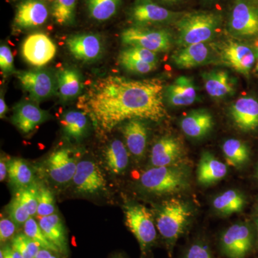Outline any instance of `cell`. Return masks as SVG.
<instances>
[{"mask_svg": "<svg viewBox=\"0 0 258 258\" xmlns=\"http://www.w3.org/2000/svg\"><path fill=\"white\" fill-rule=\"evenodd\" d=\"M78 106L106 132L125 120L139 118L159 122L166 115L164 84L157 79L102 78L79 98Z\"/></svg>", "mask_w": 258, "mask_h": 258, "instance_id": "6da1fadb", "label": "cell"}, {"mask_svg": "<svg viewBox=\"0 0 258 258\" xmlns=\"http://www.w3.org/2000/svg\"><path fill=\"white\" fill-rule=\"evenodd\" d=\"M191 209L183 200L171 198L159 205L155 217L158 232L165 242L169 253L184 235L191 219Z\"/></svg>", "mask_w": 258, "mask_h": 258, "instance_id": "7a4b0ae2", "label": "cell"}, {"mask_svg": "<svg viewBox=\"0 0 258 258\" xmlns=\"http://www.w3.org/2000/svg\"><path fill=\"white\" fill-rule=\"evenodd\" d=\"M221 23V17L212 12H194L183 14L176 21L179 47L205 43L211 40Z\"/></svg>", "mask_w": 258, "mask_h": 258, "instance_id": "3957f363", "label": "cell"}, {"mask_svg": "<svg viewBox=\"0 0 258 258\" xmlns=\"http://www.w3.org/2000/svg\"><path fill=\"white\" fill-rule=\"evenodd\" d=\"M139 184L153 195H172L189 188V173L183 166H159L147 169L139 179Z\"/></svg>", "mask_w": 258, "mask_h": 258, "instance_id": "277c9868", "label": "cell"}, {"mask_svg": "<svg viewBox=\"0 0 258 258\" xmlns=\"http://www.w3.org/2000/svg\"><path fill=\"white\" fill-rule=\"evenodd\" d=\"M125 222L146 254L157 239V228L152 212L144 205L128 204L124 208Z\"/></svg>", "mask_w": 258, "mask_h": 258, "instance_id": "5b68a950", "label": "cell"}, {"mask_svg": "<svg viewBox=\"0 0 258 258\" xmlns=\"http://www.w3.org/2000/svg\"><path fill=\"white\" fill-rule=\"evenodd\" d=\"M121 41L127 46L143 47L153 52H167L171 48L173 36L165 29H149L134 26L125 29L121 33Z\"/></svg>", "mask_w": 258, "mask_h": 258, "instance_id": "8992f818", "label": "cell"}, {"mask_svg": "<svg viewBox=\"0 0 258 258\" xmlns=\"http://www.w3.org/2000/svg\"><path fill=\"white\" fill-rule=\"evenodd\" d=\"M218 55L222 63L239 74L248 76L257 61L255 45L238 40H227L218 47Z\"/></svg>", "mask_w": 258, "mask_h": 258, "instance_id": "52a82bcc", "label": "cell"}, {"mask_svg": "<svg viewBox=\"0 0 258 258\" xmlns=\"http://www.w3.org/2000/svg\"><path fill=\"white\" fill-rule=\"evenodd\" d=\"M229 30L240 38H258V5L254 0H235L231 10Z\"/></svg>", "mask_w": 258, "mask_h": 258, "instance_id": "ba28073f", "label": "cell"}, {"mask_svg": "<svg viewBox=\"0 0 258 258\" xmlns=\"http://www.w3.org/2000/svg\"><path fill=\"white\" fill-rule=\"evenodd\" d=\"M253 234L248 225L236 223L222 232L220 249L227 258H245L253 247Z\"/></svg>", "mask_w": 258, "mask_h": 258, "instance_id": "9c48e42d", "label": "cell"}, {"mask_svg": "<svg viewBox=\"0 0 258 258\" xmlns=\"http://www.w3.org/2000/svg\"><path fill=\"white\" fill-rule=\"evenodd\" d=\"M183 13L171 11L152 0H137L129 12L136 26L164 24L176 21Z\"/></svg>", "mask_w": 258, "mask_h": 258, "instance_id": "30bf717a", "label": "cell"}, {"mask_svg": "<svg viewBox=\"0 0 258 258\" xmlns=\"http://www.w3.org/2000/svg\"><path fill=\"white\" fill-rule=\"evenodd\" d=\"M78 164V156L68 148L54 151L45 161L47 174L54 182L58 184H67L72 181Z\"/></svg>", "mask_w": 258, "mask_h": 258, "instance_id": "8fae6325", "label": "cell"}, {"mask_svg": "<svg viewBox=\"0 0 258 258\" xmlns=\"http://www.w3.org/2000/svg\"><path fill=\"white\" fill-rule=\"evenodd\" d=\"M56 50V45L50 37L40 32L29 35L22 45L24 59L35 67H42L50 62Z\"/></svg>", "mask_w": 258, "mask_h": 258, "instance_id": "7c38bea8", "label": "cell"}, {"mask_svg": "<svg viewBox=\"0 0 258 258\" xmlns=\"http://www.w3.org/2000/svg\"><path fill=\"white\" fill-rule=\"evenodd\" d=\"M72 181L76 191L83 195H94L106 188L103 172L98 164L91 160L79 161Z\"/></svg>", "mask_w": 258, "mask_h": 258, "instance_id": "4fadbf2b", "label": "cell"}, {"mask_svg": "<svg viewBox=\"0 0 258 258\" xmlns=\"http://www.w3.org/2000/svg\"><path fill=\"white\" fill-rule=\"evenodd\" d=\"M17 76L24 89L35 101L46 99L55 91V79L48 71L43 70L23 71L19 72Z\"/></svg>", "mask_w": 258, "mask_h": 258, "instance_id": "5bb4252c", "label": "cell"}, {"mask_svg": "<svg viewBox=\"0 0 258 258\" xmlns=\"http://www.w3.org/2000/svg\"><path fill=\"white\" fill-rule=\"evenodd\" d=\"M234 124L242 132H255L258 129V98L244 96L237 98L230 108Z\"/></svg>", "mask_w": 258, "mask_h": 258, "instance_id": "9a60e30c", "label": "cell"}, {"mask_svg": "<svg viewBox=\"0 0 258 258\" xmlns=\"http://www.w3.org/2000/svg\"><path fill=\"white\" fill-rule=\"evenodd\" d=\"M183 155L184 148L181 141L173 136H164L153 146L150 162L154 167L176 165Z\"/></svg>", "mask_w": 258, "mask_h": 258, "instance_id": "2e32d148", "label": "cell"}, {"mask_svg": "<svg viewBox=\"0 0 258 258\" xmlns=\"http://www.w3.org/2000/svg\"><path fill=\"white\" fill-rule=\"evenodd\" d=\"M66 44L71 53L78 60L84 62L98 60L103 52V40L96 34L74 35L68 39Z\"/></svg>", "mask_w": 258, "mask_h": 258, "instance_id": "e0dca14e", "label": "cell"}, {"mask_svg": "<svg viewBox=\"0 0 258 258\" xmlns=\"http://www.w3.org/2000/svg\"><path fill=\"white\" fill-rule=\"evenodd\" d=\"M49 10L43 0H24L17 8L14 24L20 29L41 26L46 23Z\"/></svg>", "mask_w": 258, "mask_h": 258, "instance_id": "ac0fdd59", "label": "cell"}, {"mask_svg": "<svg viewBox=\"0 0 258 258\" xmlns=\"http://www.w3.org/2000/svg\"><path fill=\"white\" fill-rule=\"evenodd\" d=\"M213 50L207 42L179 47L171 55V61L179 69H191L211 62Z\"/></svg>", "mask_w": 258, "mask_h": 258, "instance_id": "d6986e66", "label": "cell"}, {"mask_svg": "<svg viewBox=\"0 0 258 258\" xmlns=\"http://www.w3.org/2000/svg\"><path fill=\"white\" fill-rule=\"evenodd\" d=\"M164 99L172 107L188 106L198 100V93L193 79L180 76L164 88Z\"/></svg>", "mask_w": 258, "mask_h": 258, "instance_id": "ffe728a7", "label": "cell"}, {"mask_svg": "<svg viewBox=\"0 0 258 258\" xmlns=\"http://www.w3.org/2000/svg\"><path fill=\"white\" fill-rule=\"evenodd\" d=\"M122 133L128 152L134 157H143L148 142V129L143 120L134 118L127 120L122 128Z\"/></svg>", "mask_w": 258, "mask_h": 258, "instance_id": "44dd1931", "label": "cell"}, {"mask_svg": "<svg viewBox=\"0 0 258 258\" xmlns=\"http://www.w3.org/2000/svg\"><path fill=\"white\" fill-rule=\"evenodd\" d=\"M48 117L47 111L34 103L25 102L15 108L13 122L23 133L29 134L47 120Z\"/></svg>", "mask_w": 258, "mask_h": 258, "instance_id": "7402d4cb", "label": "cell"}, {"mask_svg": "<svg viewBox=\"0 0 258 258\" xmlns=\"http://www.w3.org/2000/svg\"><path fill=\"white\" fill-rule=\"evenodd\" d=\"M180 126L185 135L190 138H204L213 128V117L207 110H194L182 118L180 121Z\"/></svg>", "mask_w": 258, "mask_h": 258, "instance_id": "603a6c76", "label": "cell"}, {"mask_svg": "<svg viewBox=\"0 0 258 258\" xmlns=\"http://www.w3.org/2000/svg\"><path fill=\"white\" fill-rule=\"evenodd\" d=\"M227 166L210 152H205L200 157L197 170L199 184L209 186L220 181L227 175Z\"/></svg>", "mask_w": 258, "mask_h": 258, "instance_id": "cb8c5ba5", "label": "cell"}, {"mask_svg": "<svg viewBox=\"0 0 258 258\" xmlns=\"http://www.w3.org/2000/svg\"><path fill=\"white\" fill-rule=\"evenodd\" d=\"M202 76L205 90L212 98L222 99L235 93V85L227 71L214 70L203 73Z\"/></svg>", "mask_w": 258, "mask_h": 258, "instance_id": "d4e9b609", "label": "cell"}, {"mask_svg": "<svg viewBox=\"0 0 258 258\" xmlns=\"http://www.w3.org/2000/svg\"><path fill=\"white\" fill-rule=\"evenodd\" d=\"M38 223L47 238L66 257L69 254L67 232L59 215L55 213L39 217Z\"/></svg>", "mask_w": 258, "mask_h": 258, "instance_id": "484cf974", "label": "cell"}, {"mask_svg": "<svg viewBox=\"0 0 258 258\" xmlns=\"http://www.w3.org/2000/svg\"><path fill=\"white\" fill-rule=\"evenodd\" d=\"M105 163L112 174H120L128 167V151L121 141L110 142L104 153Z\"/></svg>", "mask_w": 258, "mask_h": 258, "instance_id": "4316f807", "label": "cell"}, {"mask_svg": "<svg viewBox=\"0 0 258 258\" xmlns=\"http://www.w3.org/2000/svg\"><path fill=\"white\" fill-rule=\"evenodd\" d=\"M245 205V198L240 191L227 190L214 199L212 206L215 211L225 216L242 212Z\"/></svg>", "mask_w": 258, "mask_h": 258, "instance_id": "83f0119b", "label": "cell"}, {"mask_svg": "<svg viewBox=\"0 0 258 258\" xmlns=\"http://www.w3.org/2000/svg\"><path fill=\"white\" fill-rule=\"evenodd\" d=\"M81 75L76 70L64 69L57 76V90L64 100L71 99L78 96L82 90Z\"/></svg>", "mask_w": 258, "mask_h": 258, "instance_id": "f1b7e54d", "label": "cell"}, {"mask_svg": "<svg viewBox=\"0 0 258 258\" xmlns=\"http://www.w3.org/2000/svg\"><path fill=\"white\" fill-rule=\"evenodd\" d=\"M222 152L227 164L233 167H240L249 160V148L247 144L239 139L226 140L222 145Z\"/></svg>", "mask_w": 258, "mask_h": 258, "instance_id": "f546056e", "label": "cell"}, {"mask_svg": "<svg viewBox=\"0 0 258 258\" xmlns=\"http://www.w3.org/2000/svg\"><path fill=\"white\" fill-rule=\"evenodd\" d=\"M66 135L79 140L86 134L88 118L86 112L71 111L64 113L61 120Z\"/></svg>", "mask_w": 258, "mask_h": 258, "instance_id": "4dcf8cb0", "label": "cell"}, {"mask_svg": "<svg viewBox=\"0 0 258 258\" xmlns=\"http://www.w3.org/2000/svg\"><path fill=\"white\" fill-rule=\"evenodd\" d=\"M8 176L10 181L19 188L30 186L34 180V173L30 166L19 158L8 161Z\"/></svg>", "mask_w": 258, "mask_h": 258, "instance_id": "1f68e13d", "label": "cell"}, {"mask_svg": "<svg viewBox=\"0 0 258 258\" xmlns=\"http://www.w3.org/2000/svg\"><path fill=\"white\" fill-rule=\"evenodd\" d=\"M121 0H86L90 17L97 21H106L119 9Z\"/></svg>", "mask_w": 258, "mask_h": 258, "instance_id": "d6a6232c", "label": "cell"}, {"mask_svg": "<svg viewBox=\"0 0 258 258\" xmlns=\"http://www.w3.org/2000/svg\"><path fill=\"white\" fill-rule=\"evenodd\" d=\"M77 0H52L51 15L58 25H71L76 16Z\"/></svg>", "mask_w": 258, "mask_h": 258, "instance_id": "836d02e7", "label": "cell"}, {"mask_svg": "<svg viewBox=\"0 0 258 258\" xmlns=\"http://www.w3.org/2000/svg\"><path fill=\"white\" fill-rule=\"evenodd\" d=\"M23 232L32 240L40 244L42 248L48 249L55 252H60V250L47 238L41 227L33 217L24 224Z\"/></svg>", "mask_w": 258, "mask_h": 258, "instance_id": "e575fe53", "label": "cell"}, {"mask_svg": "<svg viewBox=\"0 0 258 258\" xmlns=\"http://www.w3.org/2000/svg\"><path fill=\"white\" fill-rule=\"evenodd\" d=\"M12 247L18 251L24 258H35L42 248L40 244L23 233H19L12 240Z\"/></svg>", "mask_w": 258, "mask_h": 258, "instance_id": "d590c367", "label": "cell"}, {"mask_svg": "<svg viewBox=\"0 0 258 258\" xmlns=\"http://www.w3.org/2000/svg\"><path fill=\"white\" fill-rule=\"evenodd\" d=\"M38 208L37 215L39 217L49 216L55 213V202L52 191L45 186L37 188Z\"/></svg>", "mask_w": 258, "mask_h": 258, "instance_id": "8d00e7d4", "label": "cell"}, {"mask_svg": "<svg viewBox=\"0 0 258 258\" xmlns=\"http://www.w3.org/2000/svg\"><path fill=\"white\" fill-rule=\"evenodd\" d=\"M37 191H38L37 187L30 185L27 187L20 188L15 195L27 209L31 217L35 216L37 212V208H38Z\"/></svg>", "mask_w": 258, "mask_h": 258, "instance_id": "74e56055", "label": "cell"}, {"mask_svg": "<svg viewBox=\"0 0 258 258\" xmlns=\"http://www.w3.org/2000/svg\"><path fill=\"white\" fill-rule=\"evenodd\" d=\"M118 57L156 64L159 61L156 52L140 47L128 46L120 52Z\"/></svg>", "mask_w": 258, "mask_h": 258, "instance_id": "f35d334b", "label": "cell"}, {"mask_svg": "<svg viewBox=\"0 0 258 258\" xmlns=\"http://www.w3.org/2000/svg\"><path fill=\"white\" fill-rule=\"evenodd\" d=\"M118 62L123 69L132 74L144 75L152 72L157 69V64L142 62V61L133 60L118 57Z\"/></svg>", "mask_w": 258, "mask_h": 258, "instance_id": "ab89813d", "label": "cell"}, {"mask_svg": "<svg viewBox=\"0 0 258 258\" xmlns=\"http://www.w3.org/2000/svg\"><path fill=\"white\" fill-rule=\"evenodd\" d=\"M9 212L10 218L18 225H24L31 217L27 209L15 195L9 204Z\"/></svg>", "mask_w": 258, "mask_h": 258, "instance_id": "60d3db41", "label": "cell"}, {"mask_svg": "<svg viewBox=\"0 0 258 258\" xmlns=\"http://www.w3.org/2000/svg\"><path fill=\"white\" fill-rule=\"evenodd\" d=\"M184 258H215L210 247L202 241L190 244L185 251Z\"/></svg>", "mask_w": 258, "mask_h": 258, "instance_id": "b9f144b4", "label": "cell"}, {"mask_svg": "<svg viewBox=\"0 0 258 258\" xmlns=\"http://www.w3.org/2000/svg\"><path fill=\"white\" fill-rule=\"evenodd\" d=\"M16 225L17 224L12 219L2 217L0 220V241L2 244L13 240L16 232Z\"/></svg>", "mask_w": 258, "mask_h": 258, "instance_id": "7bdbcfd3", "label": "cell"}, {"mask_svg": "<svg viewBox=\"0 0 258 258\" xmlns=\"http://www.w3.org/2000/svg\"><path fill=\"white\" fill-rule=\"evenodd\" d=\"M14 58L9 47L2 45L0 47V68L6 74L14 71Z\"/></svg>", "mask_w": 258, "mask_h": 258, "instance_id": "ee69618b", "label": "cell"}, {"mask_svg": "<svg viewBox=\"0 0 258 258\" xmlns=\"http://www.w3.org/2000/svg\"><path fill=\"white\" fill-rule=\"evenodd\" d=\"M0 258H24L22 254L12 247L11 244H4L0 250Z\"/></svg>", "mask_w": 258, "mask_h": 258, "instance_id": "f6af8a7d", "label": "cell"}, {"mask_svg": "<svg viewBox=\"0 0 258 258\" xmlns=\"http://www.w3.org/2000/svg\"><path fill=\"white\" fill-rule=\"evenodd\" d=\"M35 258H66V256L50 249L41 248Z\"/></svg>", "mask_w": 258, "mask_h": 258, "instance_id": "bcb514c9", "label": "cell"}, {"mask_svg": "<svg viewBox=\"0 0 258 258\" xmlns=\"http://www.w3.org/2000/svg\"><path fill=\"white\" fill-rule=\"evenodd\" d=\"M8 161L5 157H1L0 160V181H5L6 176L8 174Z\"/></svg>", "mask_w": 258, "mask_h": 258, "instance_id": "7dc6e473", "label": "cell"}, {"mask_svg": "<svg viewBox=\"0 0 258 258\" xmlns=\"http://www.w3.org/2000/svg\"><path fill=\"white\" fill-rule=\"evenodd\" d=\"M7 111H8V107L5 103L4 97L1 96V98H0V117L1 118H4Z\"/></svg>", "mask_w": 258, "mask_h": 258, "instance_id": "c3c4849f", "label": "cell"}, {"mask_svg": "<svg viewBox=\"0 0 258 258\" xmlns=\"http://www.w3.org/2000/svg\"><path fill=\"white\" fill-rule=\"evenodd\" d=\"M159 1L164 3H168V4H176V3H179V2L182 1V0H159Z\"/></svg>", "mask_w": 258, "mask_h": 258, "instance_id": "681fc988", "label": "cell"}, {"mask_svg": "<svg viewBox=\"0 0 258 258\" xmlns=\"http://www.w3.org/2000/svg\"><path fill=\"white\" fill-rule=\"evenodd\" d=\"M256 50H257V61H256L255 66H254V69H255L256 72L258 73V42L255 45Z\"/></svg>", "mask_w": 258, "mask_h": 258, "instance_id": "f907efd6", "label": "cell"}, {"mask_svg": "<svg viewBox=\"0 0 258 258\" xmlns=\"http://www.w3.org/2000/svg\"><path fill=\"white\" fill-rule=\"evenodd\" d=\"M109 258H125V256L123 255L122 253H116L113 254V255L111 256V257H110Z\"/></svg>", "mask_w": 258, "mask_h": 258, "instance_id": "816d5d0a", "label": "cell"}, {"mask_svg": "<svg viewBox=\"0 0 258 258\" xmlns=\"http://www.w3.org/2000/svg\"><path fill=\"white\" fill-rule=\"evenodd\" d=\"M255 225H256V229H257V235H258V217L256 218L255 220Z\"/></svg>", "mask_w": 258, "mask_h": 258, "instance_id": "f5cc1de1", "label": "cell"}, {"mask_svg": "<svg viewBox=\"0 0 258 258\" xmlns=\"http://www.w3.org/2000/svg\"><path fill=\"white\" fill-rule=\"evenodd\" d=\"M254 2H255L256 4L258 5V0H254Z\"/></svg>", "mask_w": 258, "mask_h": 258, "instance_id": "db71d44e", "label": "cell"}, {"mask_svg": "<svg viewBox=\"0 0 258 258\" xmlns=\"http://www.w3.org/2000/svg\"><path fill=\"white\" fill-rule=\"evenodd\" d=\"M257 176L258 179V166H257Z\"/></svg>", "mask_w": 258, "mask_h": 258, "instance_id": "11a10c76", "label": "cell"}]
</instances>
